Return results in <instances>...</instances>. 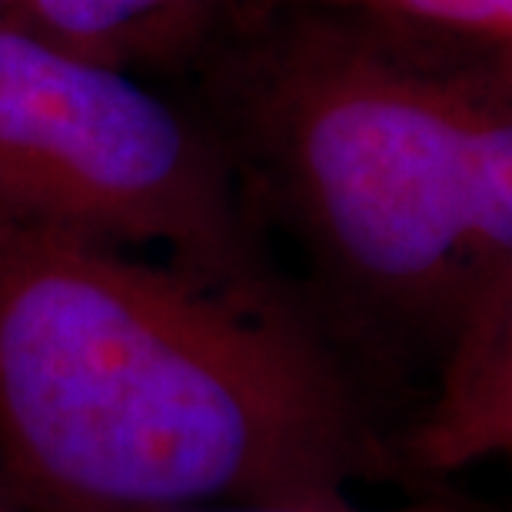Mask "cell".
<instances>
[{
  "instance_id": "obj_1",
  "label": "cell",
  "mask_w": 512,
  "mask_h": 512,
  "mask_svg": "<svg viewBox=\"0 0 512 512\" xmlns=\"http://www.w3.org/2000/svg\"><path fill=\"white\" fill-rule=\"evenodd\" d=\"M399 473L280 290L0 220V483L30 512H353Z\"/></svg>"
},
{
  "instance_id": "obj_2",
  "label": "cell",
  "mask_w": 512,
  "mask_h": 512,
  "mask_svg": "<svg viewBox=\"0 0 512 512\" xmlns=\"http://www.w3.org/2000/svg\"><path fill=\"white\" fill-rule=\"evenodd\" d=\"M509 64L313 7L230 70L250 167L380 330L446 350L479 300L512 290Z\"/></svg>"
},
{
  "instance_id": "obj_3",
  "label": "cell",
  "mask_w": 512,
  "mask_h": 512,
  "mask_svg": "<svg viewBox=\"0 0 512 512\" xmlns=\"http://www.w3.org/2000/svg\"><path fill=\"white\" fill-rule=\"evenodd\" d=\"M0 220L94 247L160 250L233 290H276L227 147L124 70L0 14Z\"/></svg>"
},
{
  "instance_id": "obj_4",
  "label": "cell",
  "mask_w": 512,
  "mask_h": 512,
  "mask_svg": "<svg viewBox=\"0 0 512 512\" xmlns=\"http://www.w3.org/2000/svg\"><path fill=\"white\" fill-rule=\"evenodd\" d=\"M512 436V290L489 293L456 326L443 350L439 399L409 439L406 459L459 469Z\"/></svg>"
},
{
  "instance_id": "obj_5",
  "label": "cell",
  "mask_w": 512,
  "mask_h": 512,
  "mask_svg": "<svg viewBox=\"0 0 512 512\" xmlns=\"http://www.w3.org/2000/svg\"><path fill=\"white\" fill-rule=\"evenodd\" d=\"M230 7L233 0H10L0 14L67 54L130 74L177 60Z\"/></svg>"
},
{
  "instance_id": "obj_6",
  "label": "cell",
  "mask_w": 512,
  "mask_h": 512,
  "mask_svg": "<svg viewBox=\"0 0 512 512\" xmlns=\"http://www.w3.org/2000/svg\"><path fill=\"white\" fill-rule=\"evenodd\" d=\"M310 4L406 34L486 50L512 47V0H310Z\"/></svg>"
},
{
  "instance_id": "obj_7",
  "label": "cell",
  "mask_w": 512,
  "mask_h": 512,
  "mask_svg": "<svg viewBox=\"0 0 512 512\" xmlns=\"http://www.w3.org/2000/svg\"><path fill=\"white\" fill-rule=\"evenodd\" d=\"M0 512H24V509L17 506V499L4 489V483H0Z\"/></svg>"
},
{
  "instance_id": "obj_8",
  "label": "cell",
  "mask_w": 512,
  "mask_h": 512,
  "mask_svg": "<svg viewBox=\"0 0 512 512\" xmlns=\"http://www.w3.org/2000/svg\"><path fill=\"white\" fill-rule=\"evenodd\" d=\"M7 4H10V0H0V10H4V7H7Z\"/></svg>"
}]
</instances>
